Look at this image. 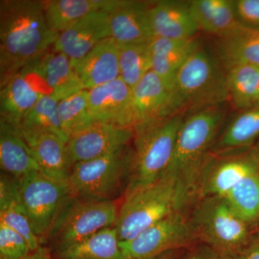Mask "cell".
Returning <instances> with one entry per match:
<instances>
[{
    "label": "cell",
    "instance_id": "obj_41",
    "mask_svg": "<svg viewBox=\"0 0 259 259\" xmlns=\"http://www.w3.org/2000/svg\"><path fill=\"white\" fill-rule=\"evenodd\" d=\"M221 259H241L240 254H230L221 255Z\"/></svg>",
    "mask_w": 259,
    "mask_h": 259
},
{
    "label": "cell",
    "instance_id": "obj_1",
    "mask_svg": "<svg viewBox=\"0 0 259 259\" xmlns=\"http://www.w3.org/2000/svg\"><path fill=\"white\" fill-rule=\"evenodd\" d=\"M58 32L48 25L44 1H0V86L54 47Z\"/></svg>",
    "mask_w": 259,
    "mask_h": 259
},
{
    "label": "cell",
    "instance_id": "obj_16",
    "mask_svg": "<svg viewBox=\"0 0 259 259\" xmlns=\"http://www.w3.org/2000/svg\"><path fill=\"white\" fill-rule=\"evenodd\" d=\"M108 37H111L110 15L100 10L87 15L61 32L53 49L64 53L74 63Z\"/></svg>",
    "mask_w": 259,
    "mask_h": 259
},
{
    "label": "cell",
    "instance_id": "obj_11",
    "mask_svg": "<svg viewBox=\"0 0 259 259\" xmlns=\"http://www.w3.org/2000/svg\"><path fill=\"white\" fill-rule=\"evenodd\" d=\"M41 59L25 65L0 86V120L18 127L24 115L40 99L52 95Z\"/></svg>",
    "mask_w": 259,
    "mask_h": 259
},
{
    "label": "cell",
    "instance_id": "obj_40",
    "mask_svg": "<svg viewBox=\"0 0 259 259\" xmlns=\"http://www.w3.org/2000/svg\"><path fill=\"white\" fill-rule=\"evenodd\" d=\"M175 255H175V250H172V251H168L163 253V254L153 259H175Z\"/></svg>",
    "mask_w": 259,
    "mask_h": 259
},
{
    "label": "cell",
    "instance_id": "obj_39",
    "mask_svg": "<svg viewBox=\"0 0 259 259\" xmlns=\"http://www.w3.org/2000/svg\"><path fill=\"white\" fill-rule=\"evenodd\" d=\"M28 259H53L51 250L46 245H40L35 251L30 253Z\"/></svg>",
    "mask_w": 259,
    "mask_h": 259
},
{
    "label": "cell",
    "instance_id": "obj_21",
    "mask_svg": "<svg viewBox=\"0 0 259 259\" xmlns=\"http://www.w3.org/2000/svg\"><path fill=\"white\" fill-rule=\"evenodd\" d=\"M0 223L23 236L31 253L41 245L22 202L16 179L3 171L0 177Z\"/></svg>",
    "mask_w": 259,
    "mask_h": 259
},
{
    "label": "cell",
    "instance_id": "obj_24",
    "mask_svg": "<svg viewBox=\"0 0 259 259\" xmlns=\"http://www.w3.org/2000/svg\"><path fill=\"white\" fill-rule=\"evenodd\" d=\"M190 3L199 30L223 38L243 28L233 0H194Z\"/></svg>",
    "mask_w": 259,
    "mask_h": 259
},
{
    "label": "cell",
    "instance_id": "obj_4",
    "mask_svg": "<svg viewBox=\"0 0 259 259\" xmlns=\"http://www.w3.org/2000/svg\"><path fill=\"white\" fill-rule=\"evenodd\" d=\"M182 119L177 115L134 127L135 151L125 194L154 183L164 175Z\"/></svg>",
    "mask_w": 259,
    "mask_h": 259
},
{
    "label": "cell",
    "instance_id": "obj_6",
    "mask_svg": "<svg viewBox=\"0 0 259 259\" xmlns=\"http://www.w3.org/2000/svg\"><path fill=\"white\" fill-rule=\"evenodd\" d=\"M197 239L221 255L240 254L250 240L249 226L224 197H202L190 218Z\"/></svg>",
    "mask_w": 259,
    "mask_h": 259
},
{
    "label": "cell",
    "instance_id": "obj_42",
    "mask_svg": "<svg viewBox=\"0 0 259 259\" xmlns=\"http://www.w3.org/2000/svg\"><path fill=\"white\" fill-rule=\"evenodd\" d=\"M257 156H258V157L259 158V138L258 139V144H257Z\"/></svg>",
    "mask_w": 259,
    "mask_h": 259
},
{
    "label": "cell",
    "instance_id": "obj_8",
    "mask_svg": "<svg viewBox=\"0 0 259 259\" xmlns=\"http://www.w3.org/2000/svg\"><path fill=\"white\" fill-rule=\"evenodd\" d=\"M133 151L125 147L72 167L69 181L75 197L115 200L124 180L128 181Z\"/></svg>",
    "mask_w": 259,
    "mask_h": 259
},
{
    "label": "cell",
    "instance_id": "obj_37",
    "mask_svg": "<svg viewBox=\"0 0 259 259\" xmlns=\"http://www.w3.org/2000/svg\"><path fill=\"white\" fill-rule=\"evenodd\" d=\"M221 255L207 245L193 250L185 259H221Z\"/></svg>",
    "mask_w": 259,
    "mask_h": 259
},
{
    "label": "cell",
    "instance_id": "obj_38",
    "mask_svg": "<svg viewBox=\"0 0 259 259\" xmlns=\"http://www.w3.org/2000/svg\"><path fill=\"white\" fill-rule=\"evenodd\" d=\"M240 255L241 259H259V237L250 240Z\"/></svg>",
    "mask_w": 259,
    "mask_h": 259
},
{
    "label": "cell",
    "instance_id": "obj_14",
    "mask_svg": "<svg viewBox=\"0 0 259 259\" xmlns=\"http://www.w3.org/2000/svg\"><path fill=\"white\" fill-rule=\"evenodd\" d=\"M132 92L136 113L135 127L170 118L180 111L173 89L152 70L145 75Z\"/></svg>",
    "mask_w": 259,
    "mask_h": 259
},
{
    "label": "cell",
    "instance_id": "obj_5",
    "mask_svg": "<svg viewBox=\"0 0 259 259\" xmlns=\"http://www.w3.org/2000/svg\"><path fill=\"white\" fill-rule=\"evenodd\" d=\"M173 93L180 110L222 105L229 100L228 71L217 56L199 47L177 72Z\"/></svg>",
    "mask_w": 259,
    "mask_h": 259
},
{
    "label": "cell",
    "instance_id": "obj_10",
    "mask_svg": "<svg viewBox=\"0 0 259 259\" xmlns=\"http://www.w3.org/2000/svg\"><path fill=\"white\" fill-rule=\"evenodd\" d=\"M197 240L190 218L182 211L148 227L131 241L120 242L124 259H153Z\"/></svg>",
    "mask_w": 259,
    "mask_h": 259
},
{
    "label": "cell",
    "instance_id": "obj_9",
    "mask_svg": "<svg viewBox=\"0 0 259 259\" xmlns=\"http://www.w3.org/2000/svg\"><path fill=\"white\" fill-rule=\"evenodd\" d=\"M17 182L32 230L44 245L61 211L73 197L69 184L53 180L40 171L32 172Z\"/></svg>",
    "mask_w": 259,
    "mask_h": 259
},
{
    "label": "cell",
    "instance_id": "obj_7",
    "mask_svg": "<svg viewBox=\"0 0 259 259\" xmlns=\"http://www.w3.org/2000/svg\"><path fill=\"white\" fill-rule=\"evenodd\" d=\"M119 208L115 200H95L73 196L61 211L45 244L51 251L83 241L115 227Z\"/></svg>",
    "mask_w": 259,
    "mask_h": 259
},
{
    "label": "cell",
    "instance_id": "obj_26",
    "mask_svg": "<svg viewBox=\"0 0 259 259\" xmlns=\"http://www.w3.org/2000/svg\"><path fill=\"white\" fill-rule=\"evenodd\" d=\"M115 0H50L44 1L48 25L58 33L67 30L94 12L109 13Z\"/></svg>",
    "mask_w": 259,
    "mask_h": 259
},
{
    "label": "cell",
    "instance_id": "obj_27",
    "mask_svg": "<svg viewBox=\"0 0 259 259\" xmlns=\"http://www.w3.org/2000/svg\"><path fill=\"white\" fill-rule=\"evenodd\" d=\"M216 52L227 71L239 66H259V31L243 27L231 36L218 38Z\"/></svg>",
    "mask_w": 259,
    "mask_h": 259
},
{
    "label": "cell",
    "instance_id": "obj_28",
    "mask_svg": "<svg viewBox=\"0 0 259 259\" xmlns=\"http://www.w3.org/2000/svg\"><path fill=\"white\" fill-rule=\"evenodd\" d=\"M41 64L52 96L59 101L84 90L71 59L64 53L52 48L42 56Z\"/></svg>",
    "mask_w": 259,
    "mask_h": 259
},
{
    "label": "cell",
    "instance_id": "obj_3",
    "mask_svg": "<svg viewBox=\"0 0 259 259\" xmlns=\"http://www.w3.org/2000/svg\"><path fill=\"white\" fill-rule=\"evenodd\" d=\"M226 116L222 105L195 109L182 119L173 156L164 175H171L196 192L205 154L215 142Z\"/></svg>",
    "mask_w": 259,
    "mask_h": 259
},
{
    "label": "cell",
    "instance_id": "obj_13",
    "mask_svg": "<svg viewBox=\"0 0 259 259\" xmlns=\"http://www.w3.org/2000/svg\"><path fill=\"white\" fill-rule=\"evenodd\" d=\"M89 107L95 122L134 129L136 113L132 88L120 77L89 90Z\"/></svg>",
    "mask_w": 259,
    "mask_h": 259
},
{
    "label": "cell",
    "instance_id": "obj_17",
    "mask_svg": "<svg viewBox=\"0 0 259 259\" xmlns=\"http://www.w3.org/2000/svg\"><path fill=\"white\" fill-rule=\"evenodd\" d=\"M257 154L241 155L225 158L202 171L197 191L202 197H224L245 177L258 171Z\"/></svg>",
    "mask_w": 259,
    "mask_h": 259
},
{
    "label": "cell",
    "instance_id": "obj_20",
    "mask_svg": "<svg viewBox=\"0 0 259 259\" xmlns=\"http://www.w3.org/2000/svg\"><path fill=\"white\" fill-rule=\"evenodd\" d=\"M23 136L40 172L53 180L69 184L72 166L68 156L67 142L51 134H27Z\"/></svg>",
    "mask_w": 259,
    "mask_h": 259
},
{
    "label": "cell",
    "instance_id": "obj_32",
    "mask_svg": "<svg viewBox=\"0 0 259 259\" xmlns=\"http://www.w3.org/2000/svg\"><path fill=\"white\" fill-rule=\"evenodd\" d=\"M224 198L248 225L259 222V170L245 177Z\"/></svg>",
    "mask_w": 259,
    "mask_h": 259
},
{
    "label": "cell",
    "instance_id": "obj_31",
    "mask_svg": "<svg viewBox=\"0 0 259 259\" xmlns=\"http://www.w3.org/2000/svg\"><path fill=\"white\" fill-rule=\"evenodd\" d=\"M213 144L216 151H232L246 147L259 138V108L243 110Z\"/></svg>",
    "mask_w": 259,
    "mask_h": 259
},
{
    "label": "cell",
    "instance_id": "obj_23",
    "mask_svg": "<svg viewBox=\"0 0 259 259\" xmlns=\"http://www.w3.org/2000/svg\"><path fill=\"white\" fill-rule=\"evenodd\" d=\"M199 47L194 38L180 40L154 37L149 42L151 70L173 89L179 70Z\"/></svg>",
    "mask_w": 259,
    "mask_h": 259
},
{
    "label": "cell",
    "instance_id": "obj_19",
    "mask_svg": "<svg viewBox=\"0 0 259 259\" xmlns=\"http://www.w3.org/2000/svg\"><path fill=\"white\" fill-rule=\"evenodd\" d=\"M72 64L84 90L114 81L120 77L117 44L112 37L105 39Z\"/></svg>",
    "mask_w": 259,
    "mask_h": 259
},
{
    "label": "cell",
    "instance_id": "obj_2",
    "mask_svg": "<svg viewBox=\"0 0 259 259\" xmlns=\"http://www.w3.org/2000/svg\"><path fill=\"white\" fill-rule=\"evenodd\" d=\"M193 195L185 182L171 175L125 194L115 226L119 240L131 241L148 227L182 211Z\"/></svg>",
    "mask_w": 259,
    "mask_h": 259
},
{
    "label": "cell",
    "instance_id": "obj_36",
    "mask_svg": "<svg viewBox=\"0 0 259 259\" xmlns=\"http://www.w3.org/2000/svg\"><path fill=\"white\" fill-rule=\"evenodd\" d=\"M235 4L242 26L259 31V0H237Z\"/></svg>",
    "mask_w": 259,
    "mask_h": 259
},
{
    "label": "cell",
    "instance_id": "obj_22",
    "mask_svg": "<svg viewBox=\"0 0 259 259\" xmlns=\"http://www.w3.org/2000/svg\"><path fill=\"white\" fill-rule=\"evenodd\" d=\"M0 166L3 172L18 179L40 171L38 164L18 127L0 120Z\"/></svg>",
    "mask_w": 259,
    "mask_h": 259
},
{
    "label": "cell",
    "instance_id": "obj_12",
    "mask_svg": "<svg viewBox=\"0 0 259 259\" xmlns=\"http://www.w3.org/2000/svg\"><path fill=\"white\" fill-rule=\"evenodd\" d=\"M134 137L132 127L95 122L70 136L66 148L71 166L115 152L127 146Z\"/></svg>",
    "mask_w": 259,
    "mask_h": 259
},
{
    "label": "cell",
    "instance_id": "obj_15",
    "mask_svg": "<svg viewBox=\"0 0 259 259\" xmlns=\"http://www.w3.org/2000/svg\"><path fill=\"white\" fill-rule=\"evenodd\" d=\"M152 3L115 0L109 12L111 37L117 45L149 44L153 36L150 8Z\"/></svg>",
    "mask_w": 259,
    "mask_h": 259
},
{
    "label": "cell",
    "instance_id": "obj_34",
    "mask_svg": "<svg viewBox=\"0 0 259 259\" xmlns=\"http://www.w3.org/2000/svg\"><path fill=\"white\" fill-rule=\"evenodd\" d=\"M63 129L70 138L95 122L89 107V90H83L59 102Z\"/></svg>",
    "mask_w": 259,
    "mask_h": 259
},
{
    "label": "cell",
    "instance_id": "obj_18",
    "mask_svg": "<svg viewBox=\"0 0 259 259\" xmlns=\"http://www.w3.org/2000/svg\"><path fill=\"white\" fill-rule=\"evenodd\" d=\"M150 22L154 37L186 40L194 38L199 30L190 2L163 0L153 3Z\"/></svg>",
    "mask_w": 259,
    "mask_h": 259
},
{
    "label": "cell",
    "instance_id": "obj_33",
    "mask_svg": "<svg viewBox=\"0 0 259 259\" xmlns=\"http://www.w3.org/2000/svg\"><path fill=\"white\" fill-rule=\"evenodd\" d=\"M117 47L120 78L133 89L151 70L149 44Z\"/></svg>",
    "mask_w": 259,
    "mask_h": 259
},
{
    "label": "cell",
    "instance_id": "obj_25",
    "mask_svg": "<svg viewBox=\"0 0 259 259\" xmlns=\"http://www.w3.org/2000/svg\"><path fill=\"white\" fill-rule=\"evenodd\" d=\"M53 259H124L115 227L51 251Z\"/></svg>",
    "mask_w": 259,
    "mask_h": 259
},
{
    "label": "cell",
    "instance_id": "obj_30",
    "mask_svg": "<svg viewBox=\"0 0 259 259\" xmlns=\"http://www.w3.org/2000/svg\"><path fill=\"white\" fill-rule=\"evenodd\" d=\"M229 100L241 110L259 108V66H239L228 70Z\"/></svg>",
    "mask_w": 259,
    "mask_h": 259
},
{
    "label": "cell",
    "instance_id": "obj_35",
    "mask_svg": "<svg viewBox=\"0 0 259 259\" xmlns=\"http://www.w3.org/2000/svg\"><path fill=\"white\" fill-rule=\"evenodd\" d=\"M30 253L23 236L0 223V259H28Z\"/></svg>",
    "mask_w": 259,
    "mask_h": 259
},
{
    "label": "cell",
    "instance_id": "obj_29",
    "mask_svg": "<svg viewBox=\"0 0 259 259\" xmlns=\"http://www.w3.org/2000/svg\"><path fill=\"white\" fill-rule=\"evenodd\" d=\"M59 102L52 95L40 99L20 121L18 128L21 134H54L68 142L69 137L64 133L59 117Z\"/></svg>",
    "mask_w": 259,
    "mask_h": 259
}]
</instances>
